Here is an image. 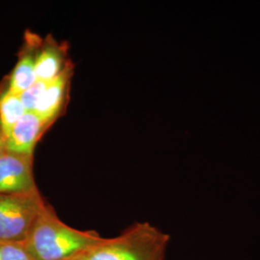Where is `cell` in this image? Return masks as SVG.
<instances>
[{
	"label": "cell",
	"mask_w": 260,
	"mask_h": 260,
	"mask_svg": "<svg viewBox=\"0 0 260 260\" xmlns=\"http://www.w3.org/2000/svg\"><path fill=\"white\" fill-rule=\"evenodd\" d=\"M106 240L93 231H79L64 223L46 205L23 243L34 260L71 259Z\"/></svg>",
	"instance_id": "1"
},
{
	"label": "cell",
	"mask_w": 260,
	"mask_h": 260,
	"mask_svg": "<svg viewBox=\"0 0 260 260\" xmlns=\"http://www.w3.org/2000/svg\"><path fill=\"white\" fill-rule=\"evenodd\" d=\"M170 235L147 222L136 223L121 235L75 256V260H165Z\"/></svg>",
	"instance_id": "2"
},
{
	"label": "cell",
	"mask_w": 260,
	"mask_h": 260,
	"mask_svg": "<svg viewBox=\"0 0 260 260\" xmlns=\"http://www.w3.org/2000/svg\"><path fill=\"white\" fill-rule=\"evenodd\" d=\"M46 205L38 189L0 194V242L23 244Z\"/></svg>",
	"instance_id": "3"
},
{
	"label": "cell",
	"mask_w": 260,
	"mask_h": 260,
	"mask_svg": "<svg viewBox=\"0 0 260 260\" xmlns=\"http://www.w3.org/2000/svg\"><path fill=\"white\" fill-rule=\"evenodd\" d=\"M33 155L6 151L0 156V194L26 193L38 189Z\"/></svg>",
	"instance_id": "4"
},
{
	"label": "cell",
	"mask_w": 260,
	"mask_h": 260,
	"mask_svg": "<svg viewBox=\"0 0 260 260\" xmlns=\"http://www.w3.org/2000/svg\"><path fill=\"white\" fill-rule=\"evenodd\" d=\"M49 125L36 113L26 112L6 135V149L11 152L33 155L38 141Z\"/></svg>",
	"instance_id": "5"
},
{
	"label": "cell",
	"mask_w": 260,
	"mask_h": 260,
	"mask_svg": "<svg viewBox=\"0 0 260 260\" xmlns=\"http://www.w3.org/2000/svg\"><path fill=\"white\" fill-rule=\"evenodd\" d=\"M71 75L70 67H66L63 72L53 80L47 82L46 89L37 105L34 109V113L47 123L55 120L60 113L65 98L66 87Z\"/></svg>",
	"instance_id": "6"
},
{
	"label": "cell",
	"mask_w": 260,
	"mask_h": 260,
	"mask_svg": "<svg viewBox=\"0 0 260 260\" xmlns=\"http://www.w3.org/2000/svg\"><path fill=\"white\" fill-rule=\"evenodd\" d=\"M34 36L33 40L28 41L26 48L21 52L19 61L12 72L10 77V91L20 94L26 91L33 84L37 81L35 74V64L38 54V45Z\"/></svg>",
	"instance_id": "7"
},
{
	"label": "cell",
	"mask_w": 260,
	"mask_h": 260,
	"mask_svg": "<svg viewBox=\"0 0 260 260\" xmlns=\"http://www.w3.org/2000/svg\"><path fill=\"white\" fill-rule=\"evenodd\" d=\"M53 43L47 42L38 51L35 74L37 80L49 82L63 72V54L62 49Z\"/></svg>",
	"instance_id": "8"
},
{
	"label": "cell",
	"mask_w": 260,
	"mask_h": 260,
	"mask_svg": "<svg viewBox=\"0 0 260 260\" xmlns=\"http://www.w3.org/2000/svg\"><path fill=\"white\" fill-rule=\"evenodd\" d=\"M25 113L26 110L19 94L9 89L0 93V124L5 136Z\"/></svg>",
	"instance_id": "9"
},
{
	"label": "cell",
	"mask_w": 260,
	"mask_h": 260,
	"mask_svg": "<svg viewBox=\"0 0 260 260\" xmlns=\"http://www.w3.org/2000/svg\"><path fill=\"white\" fill-rule=\"evenodd\" d=\"M0 260H34L23 244L0 242Z\"/></svg>",
	"instance_id": "10"
},
{
	"label": "cell",
	"mask_w": 260,
	"mask_h": 260,
	"mask_svg": "<svg viewBox=\"0 0 260 260\" xmlns=\"http://www.w3.org/2000/svg\"><path fill=\"white\" fill-rule=\"evenodd\" d=\"M47 83V82L37 80L30 88H28L26 91L19 94L26 112L34 111L39 100L41 99V95L46 89Z\"/></svg>",
	"instance_id": "11"
},
{
	"label": "cell",
	"mask_w": 260,
	"mask_h": 260,
	"mask_svg": "<svg viewBox=\"0 0 260 260\" xmlns=\"http://www.w3.org/2000/svg\"><path fill=\"white\" fill-rule=\"evenodd\" d=\"M7 151L6 149V136L2 130L1 124H0V156Z\"/></svg>",
	"instance_id": "12"
},
{
	"label": "cell",
	"mask_w": 260,
	"mask_h": 260,
	"mask_svg": "<svg viewBox=\"0 0 260 260\" xmlns=\"http://www.w3.org/2000/svg\"><path fill=\"white\" fill-rule=\"evenodd\" d=\"M67 260H75V257H73V258H71V259H67Z\"/></svg>",
	"instance_id": "13"
}]
</instances>
